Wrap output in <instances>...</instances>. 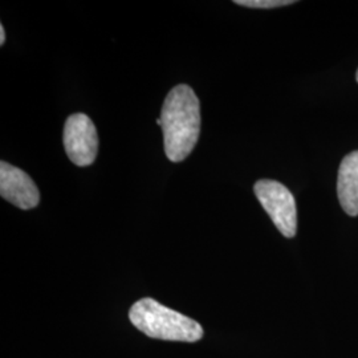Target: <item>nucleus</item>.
I'll return each mask as SVG.
<instances>
[{
    "label": "nucleus",
    "mask_w": 358,
    "mask_h": 358,
    "mask_svg": "<svg viewBox=\"0 0 358 358\" xmlns=\"http://www.w3.org/2000/svg\"><path fill=\"white\" fill-rule=\"evenodd\" d=\"M238 6L248 7V8H260V10H269V8H279L284 6H291L294 1L292 0H235Z\"/></svg>",
    "instance_id": "0eeeda50"
},
{
    "label": "nucleus",
    "mask_w": 358,
    "mask_h": 358,
    "mask_svg": "<svg viewBox=\"0 0 358 358\" xmlns=\"http://www.w3.org/2000/svg\"><path fill=\"white\" fill-rule=\"evenodd\" d=\"M159 118L167 158L182 162L192 154L201 133V108L195 92L185 84L173 88Z\"/></svg>",
    "instance_id": "f257e3e1"
},
{
    "label": "nucleus",
    "mask_w": 358,
    "mask_h": 358,
    "mask_svg": "<svg viewBox=\"0 0 358 358\" xmlns=\"http://www.w3.org/2000/svg\"><path fill=\"white\" fill-rule=\"evenodd\" d=\"M65 153L76 166H90L99 152V136L93 121L84 113L68 117L63 134Z\"/></svg>",
    "instance_id": "20e7f679"
},
{
    "label": "nucleus",
    "mask_w": 358,
    "mask_h": 358,
    "mask_svg": "<svg viewBox=\"0 0 358 358\" xmlns=\"http://www.w3.org/2000/svg\"><path fill=\"white\" fill-rule=\"evenodd\" d=\"M131 324L152 338L195 343L203 337L199 322L165 307L150 297L134 303L129 310Z\"/></svg>",
    "instance_id": "f03ea898"
},
{
    "label": "nucleus",
    "mask_w": 358,
    "mask_h": 358,
    "mask_svg": "<svg viewBox=\"0 0 358 358\" xmlns=\"http://www.w3.org/2000/svg\"><path fill=\"white\" fill-rule=\"evenodd\" d=\"M356 78H357V83H358V69H357V75H356Z\"/></svg>",
    "instance_id": "1a4fd4ad"
},
{
    "label": "nucleus",
    "mask_w": 358,
    "mask_h": 358,
    "mask_svg": "<svg viewBox=\"0 0 358 358\" xmlns=\"http://www.w3.org/2000/svg\"><path fill=\"white\" fill-rule=\"evenodd\" d=\"M6 43V31L3 24H0V45H3Z\"/></svg>",
    "instance_id": "6e6552de"
},
{
    "label": "nucleus",
    "mask_w": 358,
    "mask_h": 358,
    "mask_svg": "<svg viewBox=\"0 0 358 358\" xmlns=\"http://www.w3.org/2000/svg\"><path fill=\"white\" fill-rule=\"evenodd\" d=\"M256 198L267 211L282 236L291 239L297 231V210L294 194L273 179H260L254 186Z\"/></svg>",
    "instance_id": "7ed1b4c3"
},
{
    "label": "nucleus",
    "mask_w": 358,
    "mask_h": 358,
    "mask_svg": "<svg viewBox=\"0 0 358 358\" xmlns=\"http://www.w3.org/2000/svg\"><path fill=\"white\" fill-rule=\"evenodd\" d=\"M337 194L349 217L358 215V150L346 154L338 169Z\"/></svg>",
    "instance_id": "423d86ee"
},
{
    "label": "nucleus",
    "mask_w": 358,
    "mask_h": 358,
    "mask_svg": "<svg viewBox=\"0 0 358 358\" xmlns=\"http://www.w3.org/2000/svg\"><path fill=\"white\" fill-rule=\"evenodd\" d=\"M0 195L22 210L35 208L40 202V192L32 178L4 161L0 162Z\"/></svg>",
    "instance_id": "39448f33"
}]
</instances>
